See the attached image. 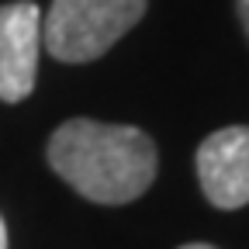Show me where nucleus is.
Wrapping results in <instances>:
<instances>
[{"label":"nucleus","mask_w":249,"mask_h":249,"mask_svg":"<svg viewBox=\"0 0 249 249\" xmlns=\"http://www.w3.org/2000/svg\"><path fill=\"white\" fill-rule=\"evenodd\" d=\"M45 156L49 166L93 204H128L142 197L160 170L156 142L142 128L90 118L62 121Z\"/></svg>","instance_id":"obj_1"},{"label":"nucleus","mask_w":249,"mask_h":249,"mask_svg":"<svg viewBox=\"0 0 249 249\" xmlns=\"http://www.w3.org/2000/svg\"><path fill=\"white\" fill-rule=\"evenodd\" d=\"M149 0H52L42 45L59 62H93L145 18Z\"/></svg>","instance_id":"obj_2"},{"label":"nucleus","mask_w":249,"mask_h":249,"mask_svg":"<svg viewBox=\"0 0 249 249\" xmlns=\"http://www.w3.org/2000/svg\"><path fill=\"white\" fill-rule=\"evenodd\" d=\"M194 170L204 197L218 211L249 204V124H229L211 132L194 156Z\"/></svg>","instance_id":"obj_3"},{"label":"nucleus","mask_w":249,"mask_h":249,"mask_svg":"<svg viewBox=\"0 0 249 249\" xmlns=\"http://www.w3.org/2000/svg\"><path fill=\"white\" fill-rule=\"evenodd\" d=\"M42 11L35 0L0 4V101L21 104L38 76Z\"/></svg>","instance_id":"obj_4"},{"label":"nucleus","mask_w":249,"mask_h":249,"mask_svg":"<svg viewBox=\"0 0 249 249\" xmlns=\"http://www.w3.org/2000/svg\"><path fill=\"white\" fill-rule=\"evenodd\" d=\"M235 11H239L242 31H246V38H249V0H235Z\"/></svg>","instance_id":"obj_5"},{"label":"nucleus","mask_w":249,"mask_h":249,"mask_svg":"<svg viewBox=\"0 0 249 249\" xmlns=\"http://www.w3.org/2000/svg\"><path fill=\"white\" fill-rule=\"evenodd\" d=\"M180 249H218V246H211V242H187V246H180Z\"/></svg>","instance_id":"obj_6"},{"label":"nucleus","mask_w":249,"mask_h":249,"mask_svg":"<svg viewBox=\"0 0 249 249\" xmlns=\"http://www.w3.org/2000/svg\"><path fill=\"white\" fill-rule=\"evenodd\" d=\"M0 249H7V225H4V218H0Z\"/></svg>","instance_id":"obj_7"}]
</instances>
